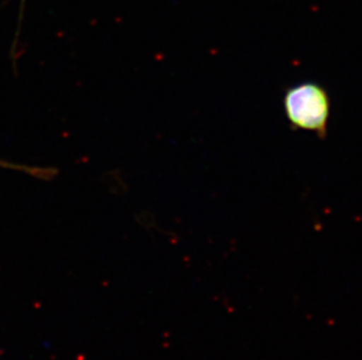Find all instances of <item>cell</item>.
Masks as SVG:
<instances>
[{
	"instance_id": "6da1fadb",
	"label": "cell",
	"mask_w": 362,
	"mask_h": 360,
	"mask_svg": "<svg viewBox=\"0 0 362 360\" xmlns=\"http://www.w3.org/2000/svg\"><path fill=\"white\" fill-rule=\"evenodd\" d=\"M287 119L299 129L325 133L329 117V99L325 89L306 82L291 88L284 99Z\"/></svg>"
}]
</instances>
